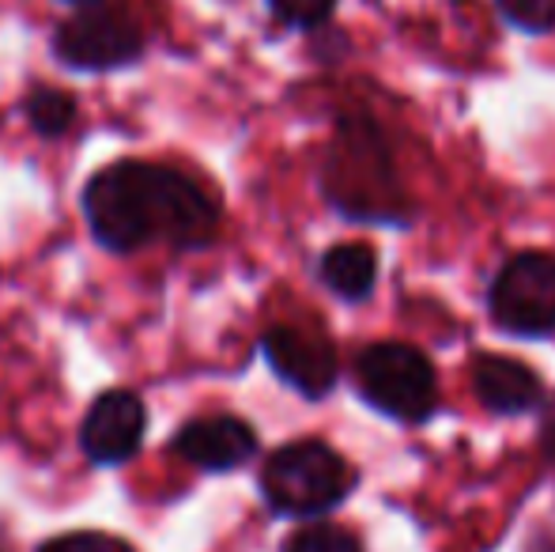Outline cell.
<instances>
[{
    "mask_svg": "<svg viewBox=\"0 0 555 552\" xmlns=\"http://www.w3.org/2000/svg\"><path fill=\"white\" fill-rule=\"evenodd\" d=\"M261 352L280 383L299 390L302 398L318 401L336 386L340 363L336 348L322 330H302V325H272L261 337Z\"/></svg>",
    "mask_w": 555,
    "mask_h": 552,
    "instance_id": "obj_7",
    "label": "cell"
},
{
    "mask_svg": "<svg viewBox=\"0 0 555 552\" xmlns=\"http://www.w3.org/2000/svg\"><path fill=\"white\" fill-rule=\"evenodd\" d=\"M356 386L366 406L401 424H424L439 409V378L431 360L401 341L366 345L356 360Z\"/></svg>",
    "mask_w": 555,
    "mask_h": 552,
    "instance_id": "obj_4",
    "label": "cell"
},
{
    "mask_svg": "<svg viewBox=\"0 0 555 552\" xmlns=\"http://www.w3.org/2000/svg\"><path fill=\"white\" fill-rule=\"evenodd\" d=\"M318 277L333 295H340L348 303H363L378 284V258L363 243H340L322 254Z\"/></svg>",
    "mask_w": 555,
    "mask_h": 552,
    "instance_id": "obj_11",
    "label": "cell"
},
{
    "mask_svg": "<svg viewBox=\"0 0 555 552\" xmlns=\"http://www.w3.org/2000/svg\"><path fill=\"white\" fill-rule=\"evenodd\" d=\"M491 322L514 337L555 333V258L541 251L514 254L488 287Z\"/></svg>",
    "mask_w": 555,
    "mask_h": 552,
    "instance_id": "obj_5",
    "label": "cell"
},
{
    "mask_svg": "<svg viewBox=\"0 0 555 552\" xmlns=\"http://www.w3.org/2000/svg\"><path fill=\"white\" fill-rule=\"evenodd\" d=\"M284 552H363L359 538L344 526L333 523H314V526H302L287 538Z\"/></svg>",
    "mask_w": 555,
    "mask_h": 552,
    "instance_id": "obj_13",
    "label": "cell"
},
{
    "mask_svg": "<svg viewBox=\"0 0 555 552\" xmlns=\"http://www.w3.org/2000/svg\"><path fill=\"white\" fill-rule=\"evenodd\" d=\"M68 4H88V8H95V4H103V0H68Z\"/></svg>",
    "mask_w": 555,
    "mask_h": 552,
    "instance_id": "obj_18",
    "label": "cell"
},
{
    "mask_svg": "<svg viewBox=\"0 0 555 552\" xmlns=\"http://www.w3.org/2000/svg\"><path fill=\"white\" fill-rule=\"evenodd\" d=\"M23 118L38 137H61L76 121V99L57 88H35L23 99Z\"/></svg>",
    "mask_w": 555,
    "mask_h": 552,
    "instance_id": "obj_12",
    "label": "cell"
},
{
    "mask_svg": "<svg viewBox=\"0 0 555 552\" xmlns=\"http://www.w3.org/2000/svg\"><path fill=\"white\" fill-rule=\"evenodd\" d=\"M533 552H555V545H548V541H541V545H537Z\"/></svg>",
    "mask_w": 555,
    "mask_h": 552,
    "instance_id": "obj_19",
    "label": "cell"
},
{
    "mask_svg": "<svg viewBox=\"0 0 555 552\" xmlns=\"http://www.w3.org/2000/svg\"><path fill=\"white\" fill-rule=\"evenodd\" d=\"M356 488V470L322 439L280 447L261 470V492L276 515L318 518L340 508Z\"/></svg>",
    "mask_w": 555,
    "mask_h": 552,
    "instance_id": "obj_3",
    "label": "cell"
},
{
    "mask_svg": "<svg viewBox=\"0 0 555 552\" xmlns=\"http://www.w3.org/2000/svg\"><path fill=\"white\" fill-rule=\"evenodd\" d=\"M544 450L555 458V401H552V409H548V416H544Z\"/></svg>",
    "mask_w": 555,
    "mask_h": 552,
    "instance_id": "obj_17",
    "label": "cell"
},
{
    "mask_svg": "<svg viewBox=\"0 0 555 552\" xmlns=\"http://www.w3.org/2000/svg\"><path fill=\"white\" fill-rule=\"evenodd\" d=\"M53 53L61 65L76 68V73H111V68L132 65L144 53V35L125 15L88 8L61 23L53 35Z\"/></svg>",
    "mask_w": 555,
    "mask_h": 552,
    "instance_id": "obj_6",
    "label": "cell"
},
{
    "mask_svg": "<svg viewBox=\"0 0 555 552\" xmlns=\"http://www.w3.org/2000/svg\"><path fill=\"white\" fill-rule=\"evenodd\" d=\"M473 390L483 401V409H491L499 416L533 413L544 401L541 375L529 363L495 352H480L473 360Z\"/></svg>",
    "mask_w": 555,
    "mask_h": 552,
    "instance_id": "obj_10",
    "label": "cell"
},
{
    "mask_svg": "<svg viewBox=\"0 0 555 552\" xmlns=\"http://www.w3.org/2000/svg\"><path fill=\"white\" fill-rule=\"evenodd\" d=\"M333 205L356 220H404V193L389 167L386 140L371 121H344L340 140L333 144L330 178H325Z\"/></svg>",
    "mask_w": 555,
    "mask_h": 552,
    "instance_id": "obj_2",
    "label": "cell"
},
{
    "mask_svg": "<svg viewBox=\"0 0 555 552\" xmlns=\"http://www.w3.org/2000/svg\"><path fill=\"white\" fill-rule=\"evenodd\" d=\"M147 413L132 390H106L91 401L80 427V447L95 465H121L144 442Z\"/></svg>",
    "mask_w": 555,
    "mask_h": 552,
    "instance_id": "obj_8",
    "label": "cell"
},
{
    "mask_svg": "<svg viewBox=\"0 0 555 552\" xmlns=\"http://www.w3.org/2000/svg\"><path fill=\"white\" fill-rule=\"evenodd\" d=\"M88 228L106 251L129 254L147 243L201 251L216 239L220 208L193 178L155 163H114L83 190Z\"/></svg>",
    "mask_w": 555,
    "mask_h": 552,
    "instance_id": "obj_1",
    "label": "cell"
},
{
    "mask_svg": "<svg viewBox=\"0 0 555 552\" xmlns=\"http://www.w3.org/2000/svg\"><path fill=\"white\" fill-rule=\"evenodd\" d=\"M175 454L208 473H227L257 454V432L238 416H201L178 427Z\"/></svg>",
    "mask_w": 555,
    "mask_h": 552,
    "instance_id": "obj_9",
    "label": "cell"
},
{
    "mask_svg": "<svg viewBox=\"0 0 555 552\" xmlns=\"http://www.w3.org/2000/svg\"><path fill=\"white\" fill-rule=\"evenodd\" d=\"M272 15L287 27H322L333 15L336 0H269Z\"/></svg>",
    "mask_w": 555,
    "mask_h": 552,
    "instance_id": "obj_15",
    "label": "cell"
},
{
    "mask_svg": "<svg viewBox=\"0 0 555 552\" xmlns=\"http://www.w3.org/2000/svg\"><path fill=\"white\" fill-rule=\"evenodd\" d=\"M503 20L526 35H548L555 27V0H495Z\"/></svg>",
    "mask_w": 555,
    "mask_h": 552,
    "instance_id": "obj_14",
    "label": "cell"
},
{
    "mask_svg": "<svg viewBox=\"0 0 555 552\" xmlns=\"http://www.w3.org/2000/svg\"><path fill=\"white\" fill-rule=\"evenodd\" d=\"M38 552H125L117 545L114 538H106V534H65V538H53L46 541Z\"/></svg>",
    "mask_w": 555,
    "mask_h": 552,
    "instance_id": "obj_16",
    "label": "cell"
}]
</instances>
